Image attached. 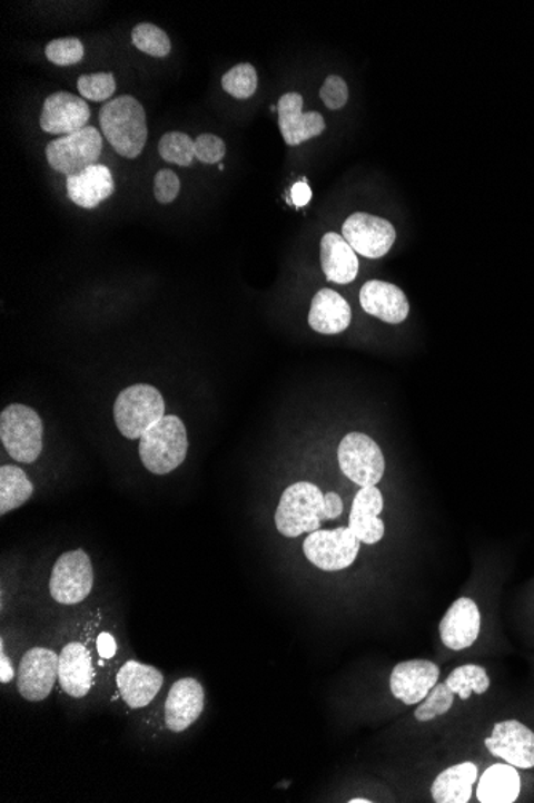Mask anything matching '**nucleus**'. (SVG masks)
<instances>
[{
	"label": "nucleus",
	"instance_id": "nucleus-21",
	"mask_svg": "<svg viewBox=\"0 0 534 803\" xmlns=\"http://www.w3.org/2000/svg\"><path fill=\"white\" fill-rule=\"evenodd\" d=\"M384 499L376 487L362 488L350 509L349 528L360 542H379L384 538V523L378 515L383 512Z\"/></svg>",
	"mask_w": 534,
	"mask_h": 803
},
{
	"label": "nucleus",
	"instance_id": "nucleus-31",
	"mask_svg": "<svg viewBox=\"0 0 534 803\" xmlns=\"http://www.w3.org/2000/svg\"><path fill=\"white\" fill-rule=\"evenodd\" d=\"M221 86L230 97L237 98V100H247V98L254 97L258 89V75L250 63H240L230 68L222 76Z\"/></svg>",
	"mask_w": 534,
	"mask_h": 803
},
{
	"label": "nucleus",
	"instance_id": "nucleus-33",
	"mask_svg": "<svg viewBox=\"0 0 534 803\" xmlns=\"http://www.w3.org/2000/svg\"><path fill=\"white\" fill-rule=\"evenodd\" d=\"M116 78L112 72H93L77 79V90L91 101H106L116 92Z\"/></svg>",
	"mask_w": 534,
	"mask_h": 803
},
{
	"label": "nucleus",
	"instance_id": "nucleus-37",
	"mask_svg": "<svg viewBox=\"0 0 534 803\" xmlns=\"http://www.w3.org/2000/svg\"><path fill=\"white\" fill-rule=\"evenodd\" d=\"M179 184L178 175L174 170L164 169L159 170L154 177V196L159 200L160 204H170L178 198Z\"/></svg>",
	"mask_w": 534,
	"mask_h": 803
},
{
	"label": "nucleus",
	"instance_id": "nucleus-34",
	"mask_svg": "<svg viewBox=\"0 0 534 803\" xmlns=\"http://www.w3.org/2000/svg\"><path fill=\"white\" fill-rule=\"evenodd\" d=\"M83 55H86L83 43L76 38L55 39L46 47V57L57 67H72L80 63Z\"/></svg>",
	"mask_w": 534,
	"mask_h": 803
},
{
	"label": "nucleus",
	"instance_id": "nucleus-6",
	"mask_svg": "<svg viewBox=\"0 0 534 803\" xmlns=\"http://www.w3.org/2000/svg\"><path fill=\"white\" fill-rule=\"evenodd\" d=\"M360 544L349 527L318 529L307 536L303 550L307 560L322 571H342L356 561Z\"/></svg>",
	"mask_w": 534,
	"mask_h": 803
},
{
	"label": "nucleus",
	"instance_id": "nucleus-32",
	"mask_svg": "<svg viewBox=\"0 0 534 803\" xmlns=\"http://www.w3.org/2000/svg\"><path fill=\"white\" fill-rule=\"evenodd\" d=\"M455 693L449 689L446 684H437L431 689L429 695L423 699L418 709L415 711V717L418 722H431L434 718L445 715L452 709Z\"/></svg>",
	"mask_w": 534,
	"mask_h": 803
},
{
	"label": "nucleus",
	"instance_id": "nucleus-26",
	"mask_svg": "<svg viewBox=\"0 0 534 803\" xmlns=\"http://www.w3.org/2000/svg\"><path fill=\"white\" fill-rule=\"evenodd\" d=\"M477 765L472 762L453 765L435 777L433 799L437 803H467L471 801L472 786L477 780Z\"/></svg>",
	"mask_w": 534,
	"mask_h": 803
},
{
	"label": "nucleus",
	"instance_id": "nucleus-18",
	"mask_svg": "<svg viewBox=\"0 0 534 803\" xmlns=\"http://www.w3.org/2000/svg\"><path fill=\"white\" fill-rule=\"evenodd\" d=\"M277 109L281 137L288 146L301 145L325 130V119L320 112H303V97L299 94H285Z\"/></svg>",
	"mask_w": 534,
	"mask_h": 803
},
{
	"label": "nucleus",
	"instance_id": "nucleus-24",
	"mask_svg": "<svg viewBox=\"0 0 534 803\" xmlns=\"http://www.w3.org/2000/svg\"><path fill=\"white\" fill-rule=\"evenodd\" d=\"M356 254L343 235H324L320 241V264L327 280L336 284L353 283L358 273Z\"/></svg>",
	"mask_w": 534,
	"mask_h": 803
},
{
	"label": "nucleus",
	"instance_id": "nucleus-13",
	"mask_svg": "<svg viewBox=\"0 0 534 803\" xmlns=\"http://www.w3.org/2000/svg\"><path fill=\"white\" fill-rule=\"evenodd\" d=\"M486 750L515 768L534 766V733L517 721L496 724L492 736L485 740Z\"/></svg>",
	"mask_w": 534,
	"mask_h": 803
},
{
	"label": "nucleus",
	"instance_id": "nucleus-30",
	"mask_svg": "<svg viewBox=\"0 0 534 803\" xmlns=\"http://www.w3.org/2000/svg\"><path fill=\"white\" fill-rule=\"evenodd\" d=\"M131 42L142 53L164 58L171 52L170 38L166 31L152 23H141L131 31Z\"/></svg>",
	"mask_w": 534,
	"mask_h": 803
},
{
	"label": "nucleus",
	"instance_id": "nucleus-5",
	"mask_svg": "<svg viewBox=\"0 0 534 803\" xmlns=\"http://www.w3.org/2000/svg\"><path fill=\"white\" fill-rule=\"evenodd\" d=\"M0 440L14 461H38L43 449V423L34 409L10 404L0 414Z\"/></svg>",
	"mask_w": 534,
	"mask_h": 803
},
{
	"label": "nucleus",
	"instance_id": "nucleus-27",
	"mask_svg": "<svg viewBox=\"0 0 534 803\" xmlns=\"http://www.w3.org/2000/svg\"><path fill=\"white\" fill-rule=\"evenodd\" d=\"M34 494V487L23 469L14 466L0 467V515H7L23 506Z\"/></svg>",
	"mask_w": 534,
	"mask_h": 803
},
{
	"label": "nucleus",
	"instance_id": "nucleus-16",
	"mask_svg": "<svg viewBox=\"0 0 534 803\" xmlns=\"http://www.w3.org/2000/svg\"><path fill=\"white\" fill-rule=\"evenodd\" d=\"M204 686L196 678L186 677L175 682L166 703V725L170 732L182 733L202 715Z\"/></svg>",
	"mask_w": 534,
	"mask_h": 803
},
{
	"label": "nucleus",
	"instance_id": "nucleus-1",
	"mask_svg": "<svg viewBox=\"0 0 534 803\" xmlns=\"http://www.w3.org/2000/svg\"><path fill=\"white\" fill-rule=\"evenodd\" d=\"M100 126L117 155L127 159L141 155L148 141V123L145 108L137 98L122 95L108 101L100 111Z\"/></svg>",
	"mask_w": 534,
	"mask_h": 803
},
{
	"label": "nucleus",
	"instance_id": "nucleus-14",
	"mask_svg": "<svg viewBox=\"0 0 534 803\" xmlns=\"http://www.w3.org/2000/svg\"><path fill=\"white\" fill-rule=\"evenodd\" d=\"M437 664L433 660L412 659L397 664L390 674V692L394 698L407 706L419 704L429 695L431 689L438 684Z\"/></svg>",
	"mask_w": 534,
	"mask_h": 803
},
{
	"label": "nucleus",
	"instance_id": "nucleus-25",
	"mask_svg": "<svg viewBox=\"0 0 534 803\" xmlns=\"http://www.w3.org/2000/svg\"><path fill=\"white\" fill-rule=\"evenodd\" d=\"M522 781L514 765L490 766L478 783L477 797L482 803H512L521 794Z\"/></svg>",
	"mask_w": 534,
	"mask_h": 803
},
{
	"label": "nucleus",
	"instance_id": "nucleus-2",
	"mask_svg": "<svg viewBox=\"0 0 534 803\" xmlns=\"http://www.w3.org/2000/svg\"><path fill=\"white\" fill-rule=\"evenodd\" d=\"M188 432L178 415H164L140 438V459L154 474L177 470L188 456Z\"/></svg>",
	"mask_w": 534,
	"mask_h": 803
},
{
	"label": "nucleus",
	"instance_id": "nucleus-20",
	"mask_svg": "<svg viewBox=\"0 0 534 803\" xmlns=\"http://www.w3.org/2000/svg\"><path fill=\"white\" fill-rule=\"evenodd\" d=\"M68 196L76 206L82 209H95L102 200L115 195V178L112 172L102 164H95L80 174L66 177Z\"/></svg>",
	"mask_w": 534,
	"mask_h": 803
},
{
	"label": "nucleus",
	"instance_id": "nucleus-22",
	"mask_svg": "<svg viewBox=\"0 0 534 803\" xmlns=\"http://www.w3.org/2000/svg\"><path fill=\"white\" fill-rule=\"evenodd\" d=\"M93 678V664L87 646L79 642L66 645L60 655V674H58V680L66 695L71 698H83L89 695Z\"/></svg>",
	"mask_w": 534,
	"mask_h": 803
},
{
	"label": "nucleus",
	"instance_id": "nucleus-12",
	"mask_svg": "<svg viewBox=\"0 0 534 803\" xmlns=\"http://www.w3.org/2000/svg\"><path fill=\"white\" fill-rule=\"evenodd\" d=\"M91 116L90 106L83 98L69 92L51 94L43 101L40 129L51 135H71L86 129Z\"/></svg>",
	"mask_w": 534,
	"mask_h": 803
},
{
	"label": "nucleus",
	"instance_id": "nucleus-38",
	"mask_svg": "<svg viewBox=\"0 0 534 803\" xmlns=\"http://www.w3.org/2000/svg\"><path fill=\"white\" fill-rule=\"evenodd\" d=\"M343 510V499L336 492L325 494V518L327 520H336L342 517Z\"/></svg>",
	"mask_w": 534,
	"mask_h": 803
},
{
	"label": "nucleus",
	"instance_id": "nucleus-10",
	"mask_svg": "<svg viewBox=\"0 0 534 803\" xmlns=\"http://www.w3.org/2000/svg\"><path fill=\"white\" fill-rule=\"evenodd\" d=\"M60 674V656L49 648L29 649L18 669V692L29 703L49 698Z\"/></svg>",
	"mask_w": 534,
	"mask_h": 803
},
{
	"label": "nucleus",
	"instance_id": "nucleus-41",
	"mask_svg": "<svg viewBox=\"0 0 534 803\" xmlns=\"http://www.w3.org/2000/svg\"><path fill=\"white\" fill-rule=\"evenodd\" d=\"M13 677L14 670L12 666V660L7 658L6 652H3L2 644V652H0V682H2V684H9V682H12Z\"/></svg>",
	"mask_w": 534,
	"mask_h": 803
},
{
	"label": "nucleus",
	"instance_id": "nucleus-23",
	"mask_svg": "<svg viewBox=\"0 0 534 803\" xmlns=\"http://www.w3.org/2000/svg\"><path fill=\"white\" fill-rule=\"evenodd\" d=\"M353 310L338 292L318 291L309 312V326L318 334H342L349 327Z\"/></svg>",
	"mask_w": 534,
	"mask_h": 803
},
{
	"label": "nucleus",
	"instance_id": "nucleus-9",
	"mask_svg": "<svg viewBox=\"0 0 534 803\" xmlns=\"http://www.w3.org/2000/svg\"><path fill=\"white\" fill-rule=\"evenodd\" d=\"M93 567L82 549L71 550L58 558L51 571V598L61 605L82 604L93 589Z\"/></svg>",
	"mask_w": 534,
	"mask_h": 803
},
{
	"label": "nucleus",
	"instance_id": "nucleus-17",
	"mask_svg": "<svg viewBox=\"0 0 534 803\" xmlns=\"http://www.w3.org/2000/svg\"><path fill=\"white\" fill-rule=\"evenodd\" d=\"M162 685V672L138 660H128L117 672V688L131 709H141L151 704V701L159 695Z\"/></svg>",
	"mask_w": 534,
	"mask_h": 803
},
{
	"label": "nucleus",
	"instance_id": "nucleus-19",
	"mask_svg": "<svg viewBox=\"0 0 534 803\" xmlns=\"http://www.w3.org/2000/svg\"><path fill=\"white\" fill-rule=\"evenodd\" d=\"M360 305L368 315L387 324H400L407 320L409 303L400 287L386 281L372 280L360 291Z\"/></svg>",
	"mask_w": 534,
	"mask_h": 803
},
{
	"label": "nucleus",
	"instance_id": "nucleus-4",
	"mask_svg": "<svg viewBox=\"0 0 534 803\" xmlns=\"http://www.w3.org/2000/svg\"><path fill=\"white\" fill-rule=\"evenodd\" d=\"M166 415V401L156 386L137 383L117 396L115 421L128 440H140L152 425Z\"/></svg>",
	"mask_w": 534,
	"mask_h": 803
},
{
	"label": "nucleus",
	"instance_id": "nucleus-11",
	"mask_svg": "<svg viewBox=\"0 0 534 803\" xmlns=\"http://www.w3.org/2000/svg\"><path fill=\"white\" fill-rule=\"evenodd\" d=\"M343 237L357 254L382 258L395 243L394 225L376 215L356 212L343 224Z\"/></svg>",
	"mask_w": 534,
	"mask_h": 803
},
{
	"label": "nucleus",
	"instance_id": "nucleus-3",
	"mask_svg": "<svg viewBox=\"0 0 534 803\" xmlns=\"http://www.w3.org/2000/svg\"><path fill=\"white\" fill-rule=\"evenodd\" d=\"M325 518V494L309 481L285 489L276 512V527L285 538H298L320 529Z\"/></svg>",
	"mask_w": 534,
	"mask_h": 803
},
{
	"label": "nucleus",
	"instance_id": "nucleus-40",
	"mask_svg": "<svg viewBox=\"0 0 534 803\" xmlns=\"http://www.w3.org/2000/svg\"><path fill=\"white\" fill-rule=\"evenodd\" d=\"M98 652L105 659L112 658L116 655L117 646L115 637L111 634L102 633L98 638Z\"/></svg>",
	"mask_w": 534,
	"mask_h": 803
},
{
	"label": "nucleus",
	"instance_id": "nucleus-7",
	"mask_svg": "<svg viewBox=\"0 0 534 803\" xmlns=\"http://www.w3.org/2000/svg\"><path fill=\"white\" fill-rule=\"evenodd\" d=\"M101 151L102 135L95 127L87 126L79 133L50 141L46 148V156L51 169L69 177L98 164Z\"/></svg>",
	"mask_w": 534,
	"mask_h": 803
},
{
	"label": "nucleus",
	"instance_id": "nucleus-8",
	"mask_svg": "<svg viewBox=\"0 0 534 803\" xmlns=\"http://www.w3.org/2000/svg\"><path fill=\"white\" fill-rule=\"evenodd\" d=\"M338 462L343 473L360 488L376 487L386 470L382 448L372 438L358 432L343 438Z\"/></svg>",
	"mask_w": 534,
	"mask_h": 803
},
{
	"label": "nucleus",
	"instance_id": "nucleus-39",
	"mask_svg": "<svg viewBox=\"0 0 534 803\" xmlns=\"http://www.w3.org/2000/svg\"><path fill=\"white\" fill-rule=\"evenodd\" d=\"M313 198V189L306 184V182H299V184L293 185L291 188V203L296 207H305L310 203Z\"/></svg>",
	"mask_w": 534,
	"mask_h": 803
},
{
	"label": "nucleus",
	"instance_id": "nucleus-28",
	"mask_svg": "<svg viewBox=\"0 0 534 803\" xmlns=\"http://www.w3.org/2000/svg\"><path fill=\"white\" fill-rule=\"evenodd\" d=\"M446 685L449 686L455 695L461 699H469L472 693L474 695H484L490 688V677L484 667L467 664L452 672L446 678Z\"/></svg>",
	"mask_w": 534,
	"mask_h": 803
},
{
	"label": "nucleus",
	"instance_id": "nucleus-36",
	"mask_svg": "<svg viewBox=\"0 0 534 803\" xmlns=\"http://www.w3.org/2000/svg\"><path fill=\"white\" fill-rule=\"evenodd\" d=\"M320 98L328 109H342L349 100V89L346 80L339 76H328L320 89Z\"/></svg>",
	"mask_w": 534,
	"mask_h": 803
},
{
	"label": "nucleus",
	"instance_id": "nucleus-29",
	"mask_svg": "<svg viewBox=\"0 0 534 803\" xmlns=\"http://www.w3.org/2000/svg\"><path fill=\"white\" fill-rule=\"evenodd\" d=\"M160 158L177 166L189 167L196 159V144L188 134L168 133L159 141Z\"/></svg>",
	"mask_w": 534,
	"mask_h": 803
},
{
	"label": "nucleus",
	"instance_id": "nucleus-15",
	"mask_svg": "<svg viewBox=\"0 0 534 803\" xmlns=\"http://www.w3.org/2000/svg\"><path fill=\"white\" fill-rule=\"evenodd\" d=\"M481 609L471 598H458L441 620L442 644L453 652L469 648L481 634Z\"/></svg>",
	"mask_w": 534,
	"mask_h": 803
},
{
	"label": "nucleus",
	"instance_id": "nucleus-42",
	"mask_svg": "<svg viewBox=\"0 0 534 803\" xmlns=\"http://www.w3.org/2000/svg\"><path fill=\"white\" fill-rule=\"evenodd\" d=\"M350 803H369L372 801H367V799H353V801H349Z\"/></svg>",
	"mask_w": 534,
	"mask_h": 803
},
{
	"label": "nucleus",
	"instance_id": "nucleus-35",
	"mask_svg": "<svg viewBox=\"0 0 534 803\" xmlns=\"http://www.w3.org/2000/svg\"><path fill=\"white\" fill-rule=\"evenodd\" d=\"M196 159L204 164H218L226 156V144L214 134H202L194 140Z\"/></svg>",
	"mask_w": 534,
	"mask_h": 803
}]
</instances>
